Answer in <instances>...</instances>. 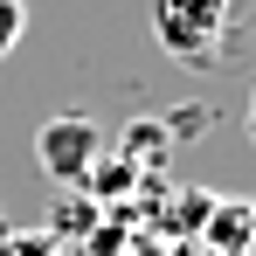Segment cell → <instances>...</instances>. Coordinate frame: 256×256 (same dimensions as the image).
Segmentation results:
<instances>
[{
  "label": "cell",
  "instance_id": "obj_1",
  "mask_svg": "<svg viewBox=\"0 0 256 256\" xmlns=\"http://www.w3.org/2000/svg\"><path fill=\"white\" fill-rule=\"evenodd\" d=\"M152 35L187 70H228L256 42V0H152Z\"/></svg>",
  "mask_w": 256,
  "mask_h": 256
},
{
  "label": "cell",
  "instance_id": "obj_2",
  "mask_svg": "<svg viewBox=\"0 0 256 256\" xmlns=\"http://www.w3.org/2000/svg\"><path fill=\"white\" fill-rule=\"evenodd\" d=\"M97 146H104L97 118L56 111V118H42V132H35V166H42L56 187H84L90 166H97Z\"/></svg>",
  "mask_w": 256,
  "mask_h": 256
},
{
  "label": "cell",
  "instance_id": "obj_3",
  "mask_svg": "<svg viewBox=\"0 0 256 256\" xmlns=\"http://www.w3.org/2000/svg\"><path fill=\"white\" fill-rule=\"evenodd\" d=\"M208 242H214L222 256H250V250H256L250 201H214V214H208Z\"/></svg>",
  "mask_w": 256,
  "mask_h": 256
},
{
  "label": "cell",
  "instance_id": "obj_4",
  "mask_svg": "<svg viewBox=\"0 0 256 256\" xmlns=\"http://www.w3.org/2000/svg\"><path fill=\"white\" fill-rule=\"evenodd\" d=\"M21 35H28V7L21 0H0V56H14Z\"/></svg>",
  "mask_w": 256,
  "mask_h": 256
},
{
  "label": "cell",
  "instance_id": "obj_5",
  "mask_svg": "<svg viewBox=\"0 0 256 256\" xmlns=\"http://www.w3.org/2000/svg\"><path fill=\"white\" fill-rule=\"evenodd\" d=\"M0 256H48V242H42V236H7Z\"/></svg>",
  "mask_w": 256,
  "mask_h": 256
},
{
  "label": "cell",
  "instance_id": "obj_6",
  "mask_svg": "<svg viewBox=\"0 0 256 256\" xmlns=\"http://www.w3.org/2000/svg\"><path fill=\"white\" fill-rule=\"evenodd\" d=\"M250 138H256V97H250Z\"/></svg>",
  "mask_w": 256,
  "mask_h": 256
}]
</instances>
